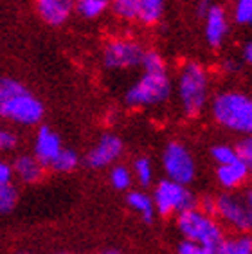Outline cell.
<instances>
[{"mask_svg":"<svg viewBox=\"0 0 252 254\" xmlns=\"http://www.w3.org/2000/svg\"><path fill=\"white\" fill-rule=\"evenodd\" d=\"M44 116V103L22 81L9 76L0 78V118L18 127H36Z\"/></svg>","mask_w":252,"mask_h":254,"instance_id":"6da1fadb","label":"cell"},{"mask_svg":"<svg viewBox=\"0 0 252 254\" xmlns=\"http://www.w3.org/2000/svg\"><path fill=\"white\" fill-rule=\"evenodd\" d=\"M211 116L220 127L242 135H252V96L240 90H223L211 103Z\"/></svg>","mask_w":252,"mask_h":254,"instance_id":"7a4b0ae2","label":"cell"},{"mask_svg":"<svg viewBox=\"0 0 252 254\" xmlns=\"http://www.w3.org/2000/svg\"><path fill=\"white\" fill-rule=\"evenodd\" d=\"M177 96L188 118H198L209 103V72L198 62H186L177 78Z\"/></svg>","mask_w":252,"mask_h":254,"instance_id":"3957f363","label":"cell"},{"mask_svg":"<svg viewBox=\"0 0 252 254\" xmlns=\"http://www.w3.org/2000/svg\"><path fill=\"white\" fill-rule=\"evenodd\" d=\"M177 229L184 240L196 242V244L207 245L211 249H216L225 240V231L218 218L207 215L198 207H191L177 215Z\"/></svg>","mask_w":252,"mask_h":254,"instance_id":"277c9868","label":"cell"},{"mask_svg":"<svg viewBox=\"0 0 252 254\" xmlns=\"http://www.w3.org/2000/svg\"><path fill=\"white\" fill-rule=\"evenodd\" d=\"M173 83L168 70L162 72H142V76L128 88L125 96L126 105L130 108L159 107L171 98Z\"/></svg>","mask_w":252,"mask_h":254,"instance_id":"5b68a950","label":"cell"},{"mask_svg":"<svg viewBox=\"0 0 252 254\" xmlns=\"http://www.w3.org/2000/svg\"><path fill=\"white\" fill-rule=\"evenodd\" d=\"M214 216L234 233H251L252 211L243 191H223L214 198Z\"/></svg>","mask_w":252,"mask_h":254,"instance_id":"8992f818","label":"cell"},{"mask_svg":"<svg viewBox=\"0 0 252 254\" xmlns=\"http://www.w3.org/2000/svg\"><path fill=\"white\" fill-rule=\"evenodd\" d=\"M151 198H153L157 215L164 218L196 207V196L191 193V190L186 184L175 182L171 179H162L151 193Z\"/></svg>","mask_w":252,"mask_h":254,"instance_id":"52a82bcc","label":"cell"},{"mask_svg":"<svg viewBox=\"0 0 252 254\" xmlns=\"http://www.w3.org/2000/svg\"><path fill=\"white\" fill-rule=\"evenodd\" d=\"M162 170L166 179L189 186L196 177V162L184 142L170 141L162 152Z\"/></svg>","mask_w":252,"mask_h":254,"instance_id":"ba28073f","label":"cell"},{"mask_svg":"<svg viewBox=\"0 0 252 254\" xmlns=\"http://www.w3.org/2000/svg\"><path fill=\"white\" fill-rule=\"evenodd\" d=\"M144 47L128 36H116L103 45V65L110 70H125L141 65Z\"/></svg>","mask_w":252,"mask_h":254,"instance_id":"9c48e42d","label":"cell"},{"mask_svg":"<svg viewBox=\"0 0 252 254\" xmlns=\"http://www.w3.org/2000/svg\"><path fill=\"white\" fill-rule=\"evenodd\" d=\"M123 152H125V144H123L121 137H117L116 133H103L99 141L85 155V164L92 170L110 168L112 164L119 161Z\"/></svg>","mask_w":252,"mask_h":254,"instance_id":"30bf717a","label":"cell"},{"mask_svg":"<svg viewBox=\"0 0 252 254\" xmlns=\"http://www.w3.org/2000/svg\"><path fill=\"white\" fill-rule=\"evenodd\" d=\"M34 9L47 25L60 27L76 11V0H34Z\"/></svg>","mask_w":252,"mask_h":254,"instance_id":"8fae6325","label":"cell"},{"mask_svg":"<svg viewBox=\"0 0 252 254\" xmlns=\"http://www.w3.org/2000/svg\"><path fill=\"white\" fill-rule=\"evenodd\" d=\"M63 142L62 137L54 132L53 128L44 125L36 130V135H34L33 142V155L38 159L45 168L51 166V162L54 161V157L62 152Z\"/></svg>","mask_w":252,"mask_h":254,"instance_id":"7c38bea8","label":"cell"},{"mask_svg":"<svg viewBox=\"0 0 252 254\" xmlns=\"http://www.w3.org/2000/svg\"><path fill=\"white\" fill-rule=\"evenodd\" d=\"M205 18V40L214 49L222 47L229 34V18L222 5L213 4L209 7Z\"/></svg>","mask_w":252,"mask_h":254,"instance_id":"4fadbf2b","label":"cell"},{"mask_svg":"<svg viewBox=\"0 0 252 254\" xmlns=\"http://www.w3.org/2000/svg\"><path fill=\"white\" fill-rule=\"evenodd\" d=\"M249 177H251L249 166L240 157L216 168V181L225 191H234L243 188V184L249 181Z\"/></svg>","mask_w":252,"mask_h":254,"instance_id":"5bb4252c","label":"cell"},{"mask_svg":"<svg viewBox=\"0 0 252 254\" xmlns=\"http://www.w3.org/2000/svg\"><path fill=\"white\" fill-rule=\"evenodd\" d=\"M11 164L15 177L24 184H38L45 175V166L33 153H22Z\"/></svg>","mask_w":252,"mask_h":254,"instance_id":"9a60e30c","label":"cell"},{"mask_svg":"<svg viewBox=\"0 0 252 254\" xmlns=\"http://www.w3.org/2000/svg\"><path fill=\"white\" fill-rule=\"evenodd\" d=\"M126 204L130 207L133 213L141 216V220L144 224H153L157 216V211H155V205H153V198L151 195H148L146 191L141 190H133V191H128V195H126Z\"/></svg>","mask_w":252,"mask_h":254,"instance_id":"2e32d148","label":"cell"},{"mask_svg":"<svg viewBox=\"0 0 252 254\" xmlns=\"http://www.w3.org/2000/svg\"><path fill=\"white\" fill-rule=\"evenodd\" d=\"M166 11V0H141L137 9V22L146 27H153L162 20Z\"/></svg>","mask_w":252,"mask_h":254,"instance_id":"e0dca14e","label":"cell"},{"mask_svg":"<svg viewBox=\"0 0 252 254\" xmlns=\"http://www.w3.org/2000/svg\"><path fill=\"white\" fill-rule=\"evenodd\" d=\"M216 254H252V236L249 233L225 236Z\"/></svg>","mask_w":252,"mask_h":254,"instance_id":"ac0fdd59","label":"cell"},{"mask_svg":"<svg viewBox=\"0 0 252 254\" xmlns=\"http://www.w3.org/2000/svg\"><path fill=\"white\" fill-rule=\"evenodd\" d=\"M79 166V155L78 152H74L70 148H62V152L54 157V161L51 162V170L54 173H72L76 168Z\"/></svg>","mask_w":252,"mask_h":254,"instance_id":"d6986e66","label":"cell"},{"mask_svg":"<svg viewBox=\"0 0 252 254\" xmlns=\"http://www.w3.org/2000/svg\"><path fill=\"white\" fill-rule=\"evenodd\" d=\"M110 9V0H76V11L83 18L96 20Z\"/></svg>","mask_w":252,"mask_h":254,"instance_id":"ffe728a7","label":"cell"},{"mask_svg":"<svg viewBox=\"0 0 252 254\" xmlns=\"http://www.w3.org/2000/svg\"><path fill=\"white\" fill-rule=\"evenodd\" d=\"M110 184L117 191H130L133 184V173L125 164H112L110 166Z\"/></svg>","mask_w":252,"mask_h":254,"instance_id":"44dd1931","label":"cell"},{"mask_svg":"<svg viewBox=\"0 0 252 254\" xmlns=\"http://www.w3.org/2000/svg\"><path fill=\"white\" fill-rule=\"evenodd\" d=\"M141 0H110L112 13L123 22H135Z\"/></svg>","mask_w":252,"mask_h":254,"instance_id":"7402d4cb","label":"cell"},{"mask_svg":"<svg viewBox=\"0 0 252 254\" xmlns=\"http://www.w3.org/2000/svg\"><path fill=\"white\" fill-rule=\"evenodd\" d=\"M131 173H133V179L141 184V188L151 186V182H153V164L148 157H137L133 161Z\"/></svg>","mask_w":252,"mask_h":254,"instance_id":"603a6c76","label":"cell"},{"mask_svg":"<svg viewBox=\"0 0 252 254\" xmlns=\"http://www.w3.org/2000/svg\"><path fill=\"white\" fill-rule=\"evenodd\" d=\"M20 193L16 186L11 184H0V215H9L18 204Z\"/></svg>","mask_w":252,"mask_h":254,"instance_id":"cb8c5ba5","label":"cell"},{"mask_svg":"<svg viewBox=\"0 0 252 254\" xmlns=\"http://www.w3.org/2000/svg\"><path fill=\"white\" fill-rule=\"evenodd\" d=\"M141 67L146 72H162V70H168L166 60L157 51H144L141 60Z\"/></svg>","mask_w":252,"mask_h":254,"instance_id":"d4e9b609","label":"cell"},{"mask_svg":"<svg viewBox=\"0 0 252 254\" xmlns=\"http://www.w3.org/2000/svg\"><path fill=\"white\" fill-rule=\"evenodd\" d=\"M233 18L238 25H252V0H234Z\"/></svg>","mask_w":252,"mask_h":254,"instance_id":"484cf974","label":"cell"},{"mask_svg":"<svg viewBox=\"0 0 252 254\" xmlns=\"http://www.w3.org/2000/svg\"><path fill=\"white\" fill-rule=\"evenodd\" d=\"M211 157H213L214 162L220 166V164H227V162L234 161L238 157V153H236V148L231 146V144H214L211 148Z\"/></svg>","mask_w":252,"mask_h":254,"instance_id":"4316f807","label":"cell"},{"mask_svg":"<svg viewBox=\"0 0 252 254\" xmlns=\"http://www.w3.org/2000/svg\"><path fill=\"white\" fill-rule=\"evenodd\" d=\"M177 254H216V249H211L207 245L196 244V242H189V240H182L179 244Z\"/></svg>","mask_w":252,"mask_h":254,"instance_id":"83f0119b","label":"cell"},{"mask_svg":"<svg viewBox=\"0 0 252 254\" xmlns=\"http://www.w3.org/2000/svg\"><path fill=\"white\" fill-rule=\"evenodd\" d=\"M234 148H236L238 157L247 164L249 171H251V168H252V135H243Z\"/></svg>","mask_w":252,"mask_h":254,"instance_id":"f1b7e54d","label":"cell"},{"mask_svg":"<svg viewBox=\"0 0 252 254\" xmlns=\"http://www.w3.org/2000/svg\"><path fill=\"white\" fill-rule=\"evenodd\" d=\"M18 144V137L15 132H11L7 128H0V153L2 152H13Z\"/></svg>","mask_w":252,"mask_h":254,"instance_id":"f546056e","label":"cell"},{"mask_svg":"<svg viewBox=\"0 0 252 254\" xmlns=\"http://www.w3.org/2000/svg\"><path fill=\"white\" fill-rule=\"evenodd\" d=\"M15 179V171H13V164L4 159H0V184H11Z\"/></svg>","mask_w":252,"mask_h":254,"instance_id":"4dcf8cb0","label":"cell"},{"mask_svg":"<svg viewBox=\"0 0 252 254\" xmlns=\"http://www.w3.org/2000/svg\"><path fill=\"white\" fill-rule=\"evenodd\" d=\"M211 5H213V0H198V2H196V15H198L200 18H204V16L207 15V11Z\"/></svg>","mask_w":252,"mask_h":254,"instance_id":"1f68e13d","label":"cell"},{"mask_svg":"<svg viewBox=\"0 0 252 254\" xmlns=\"http://www.w3.org/2000/svg\"><path fill=\"white\" fill-rule=\"evenodd\" d=\"M243 60H245V64L252 65V40H249L243 47Z\"/></svg>","mask_w":252,"mask_h":254,"instance_id":"d6a6232c","label":"cell"},{"mask_svg":"<svg viewBox=\"0 0 252 254\" xmlns=\"http://www.w3.org/2000/svg\"><path fill=\"white\" fill-rule=\"evenodd\" d=\"M223 68H225V70H229V72H236L238 65H236V62H234V60H225V62H223Z\"/></svg>","mask_w":252,"mask_h":254,"instance_id":"836d02e7","label":"cell"},{"mask_svg":"<svg viewBox=\"0 0 252 254\" xmlns=\"http://www.w3.org/2000/svg\"><path fill=\"white\" fill-rule=\"evenodd\" d=\"M243 195H245V198H247V204H249V207H251V211H252V188H249V190H243Z\"/></svg>","mask_w":252,"mask_h":254,"instance_id":"e575fe53","label":"cell"},{"mask_svg":"<svg viewBox=\"0 0 252 254\" xmlns=\"http://www.w3.org/2000/svg\"><path fill=\"white\" fill-rule=\"evenodd\" d=\"M101 254H123V253H119V251H116V249H108V251H103Z\"/></svg>","mask_w":252,"mask_h":254,"instance_id":"d590c367","label":"cell"},{"mask_svg":"<svg viewBox=\"0 0 252 254\" xmlns=\"http://www.w3.org/2000/svg\"><path fill=\"white\" fill-rule=\"evenodd\" d=\"M251 177H252V168H251Z\"/></svg>","mask_w":252,"mask_h":254,"instance_id":"8d00e7d4","label":"cell"},{"mask_svg":"<svg viewBox=\"0 0 252 254\" xmlns=\"http://www.w3.org/2000/svg\"><path fill=\"white\" fill-rule=\"evenodd\" d=\"M60 254H67V253H60Z\"/></svg>","mask_w":252,"mask_h":254,"instance_id":"74e56055","label":"cell"}]
</instances>
